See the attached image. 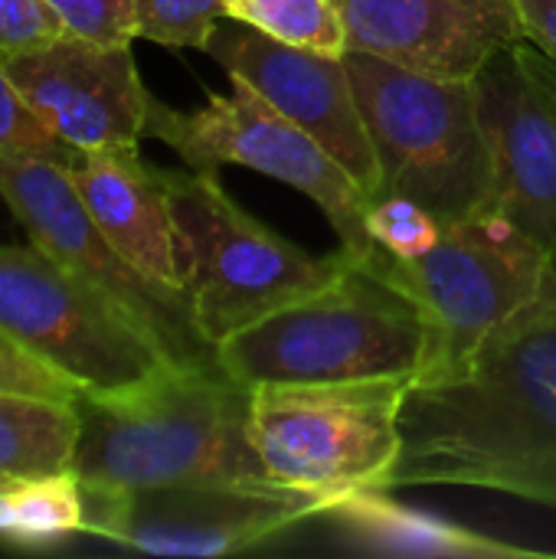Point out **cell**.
<instances>
[{
	"mask_svg": "<svg viewBox=\"0 0 556 559\" xmlns=\"http://www.w3.org/2000/svg\"><path fill=\"white\" fill-rule=\"evenodd\" d=\"M383 491L462 485L556 508V265L456 370L416 377Z\"/></svg>",
	"mask_w": 556,
	"mask_h": 559,
	"instance_id": "1",
	"label": "cell"
},
{
	"mask_svg": "<svg viewBox=\"0 0 556 559\" xmlns=\"http://www.w3.org/2000/svg\"><path fill=\"white\" fill-rule=\"evenodd\" d=\"M79 481L108 488H167L220 481H275L249 432L252 390L216 354L170 360L141 383L79 393Z\"/></svg>",
	"mask_w": 556,
	"mask_h": 559,
	"instance_id": "2",
	"label": "cell"
},
{
	"mask_svg": "<svg viewBox=\"0 0 556 559\" xmlns=\"http://www.w3.org/2000/svg\"><path fill=\"white\" fill-rule=\"evenodd\" d=\"M426 350L429 324L419 305L360 259L331 285L213 347L216 364L249 390L416 377Z\"/></svg>",
	"mask_w": 556,
	"mask_h": 559,
	"instance_id": "3",
	"label": "cell"
},
{
	"mask_svg": "<svg viewBox=\"0 0 556 559\" xmlns=\"http://www.w3.org/2000/svg\"><path fill=\"white\" fill-rule=\"evenodd\" d=\"M374 141L380 197H403L442 223L492 213L495 167L472 79H439L383 56L344 52Z\"/></svg>",
	"mask_w": 556,
	"mask_h": 559,
	"instance_id": "4",
	"label": "cell"
},
{
	"mask_svg": "<svg viewBox=\"0 0 556 559\" xmlns=\"http://www.w3.org/2000/svg\"><path fill=\"white\" fill-rule=\"evenodd\" d=\"M170 203L193 328L210 347L331 285L354 259L292 246L236 206L216 170H170Z\"/></svg>",
	"mask_w": 556,
	"mask_h": 559,
	"instance_id": "5",
	"label": "cell"
},
{
	"mask_svg": "<svg viewBox=\"0 0 556 559\" xmlns=\"http://www.w3.org/2000/svg\"><path fill=\"white\" fill-rule=\"evenodd\" d=\"M413 377L252 386L249 432L269 475L331 504L383 488L400 452V406Z\"/></svg>",
	"mask_w": 556,
	"mask_h": 559,
	"instance_id": "6",
	"label": "cell"
},
{
	"mask_svg": "<svg viewBox=\"0 0 556 559\" xmlns=\"http://www.w3.org/2000/svg\"><path fill=\"white\" fill-rule=\"evenodd\" d=\"M364 262L426 314L429 350L416 377L465 364L492 331L537 295L551 265L547 252L498 213L442 223L439 242L416 259L374 249Z\"/></svg>",
	"mask_w": 556,
	"mask_h": 559,
	"instance_id": "7",
	"label": "cell"
},
{
	"mask_svg": "<svg viewBox=\"0 0 556 559\" xmlns=\"http://www.w3.org/2000/svg\"><path fill=\"white\" fill-rule=\"evenodd\" d=\"M0 331L82 393L125 390L174 360L118 298L36 246H0Z\"/></svg>",
	"mask_w": 556,
	"mask_h": 559,
	"instance_id": "8",
	"label": "cell"
},
{
	"mask_svg": "<svg viewBox=\"0 0 556 559\" xmlns=\"http://www.w3.org/2000/svg\"><path fill=\"white\" fill-rule=\"evenodd\" d=\"M233 92L206 95V105L177 111L151 95L144 134L164 141L190 170H216L239 164L275 177L308 200H315L331 219L341 249L354 259H370L377 242L367 233L370 200L357 180L295 121L272 108L252 85L229 79Z\"/></svg>",
	"mask_w": 556,
	"mask_h": 559,
	"instance_id": "9",
	"label": "cell"
},
{
	"mask_svg": "<svg viewBox=\"0 0 556 559\" xmlns=\"http://www.w3.org/2000/svg\"><path fill=\"white\" fill-rule=\"evenodd\" d=\"M82 485V534L151 557H229L318 518L324 495L282 481H220L167 488Z\"/></svg>",
	"mask_w": 556,
	"mask_h": 559,
	"instance_id": "10",
	"label": "cell"
},
{
	"mask_svg": "<svg viewBox=\"0 0 556 559\" xmlns=\"http://www.w3.org/2000/svg\"><path fill=\"white\" fill-rule=\"evenodd\" d=\"M0 200L10 206L29 242L59 265L85 275L118 298L174 360H210L213 347L193 328L190 301L141 275L105 239L62 164L0 151Z\"/></svg>",
	"mask_w": 556,
	"mask_h": 559,
	"instance_id": "11",
	"label": "cell"
},
{
	"mask_svg": "<svg viewBox=\"0 0 556 559\" xmlns=\"http://www.w3.org/2000/svg\"><path fill=\"white\" fill-rule=\"evenodd\" d=\"M492 151V213L531 236L556 265V66L518 39L472 79Z\"/></svg>",
	"mask_w": 556,
	"mask_h": 559,
	"instance_id": "12",
	"label": "cell"
},
{
	"mask_svg": "<svg viewBox=\"0 0 556 559\" xmlns=\"http://www.w3.org/2000/svg\"><path fill=\"white\" fill-rule=\"evenodd\" d=\"M203 52H210L229 79L252 85L272 108L311 134L374 203L380 167L344 56L282 43L233 16L216 23Z\"/></svg>",
	"mask_w": 556,
	"mask_h": 559,
	"instance_id": "13",
	"label": "cell"
},
{
	"mask_svg": "<svg viewBox=\"0 0 556 559\" xmlns=\"http://www.w3.org/2000/svg\"><path fill=\"white\" fill-rule=\"evenodd\" d=\"M0 69L36 121L79 154L138 147L144 138L151 92L131 43L111 46L66 33L43 49L0 56Z\"/></svg>",
	"mask_w": 556,
	"mask_h": 559,
	"instance_id": "14",
	"label": "cell"
},
{
	"mask_svg": "<svg viewBox=\"0 0 556 559\" xmlns=\"http://www.w3.org/2000/svg\"><path fill=\"white\" fill-rule=\"evenodd\" d=\"M347 49L439 79H475L505 46L528 39L514 0H334Z\"/></svg>",
	"mask_w": 556,
	"mask_h": 559,
	"instance_id": "15",
	"label": "cell"
},
{
	"mask_svg": "<svg viewBox=\"0 0 556 559\" xmlns=\"http://www.w3.org/2000/svg\"><path fill=\"white\" fill-rule=\"evenodd\" d=\"M62 170L118 255L161 288L187 298L170 170L147 164L138 147L75 154Z\"/></svg>",
	"mask_w": 556,
	"mask_h": 559,
	"instance_id": "16",
	"label": "cell"
},
{
	"mask_svg": "<svg viewBox=\"0 0 556 559\" xmlns=\"http://www.w3.org/2000/svg\"><path fill=\"white\" fill-rule=\"evenodd\" d=\"M331 518L351 540L393 557H465V559H547L551 554L495 540L452 521L397 504L383 488H364L338 498Z\"/></svg>",
	"mask_w": 556,
	"mask_h": 559,
	"instance_id": "17",
	"label": "cell"
},
{
	"mask_svg": "<svg viewBox=\"0 0 556 559\" xmlns=\"http://www.w3.org/2000/svg\"><path fill=\"white\" fill-rule=\"evenodd\" d=\"M75 442V400L0 390V475L29 481L69 472Z\"/></svg>",
	"mask_w": 556,
	"mask_h": 559,
	"instance_id": "18",
	"label": "cell"
},
{
	"mask_svg": "<svg viewBox=\"0 0 556 559\" xmlns=\"http://www.w3.org/2000/svg\"><path fill=\"white\" fill-rule=\"evenodd\" d=\"M10 527L7 540L16 547H52L82 534V485L75 472L13 481L7 488Z\"/></svg>",
	"mask_w": 556,
	"mask_h": 559,
	"instance_id": "19",
	"label": "cell"
},
{
	"mask_svg": "<svg viewBox=\"0 0 556 559\" xmlns=\"http://www.w3.org/2000/svg\"><path fill=\"white\" fill-rule=\"evenodd\" d=\"M223 7L226 16L249 23L282 43L328 56L347 52V29L334 0H223Z\"/></svg>",
	"mask_w": 556,
	"mask_h": 559,
	"instance_id": "20",
	"label": "cell"
},
{
	"mask_svg": "<svg viewBox=\"0 0 556 559\" xmlns=\"http://www.w3.org/2000/svg\"><path fill=\"white\" fill-rule=\"evenodd\" d=\"M134 36L177 46L206 49L216 23L226 16L223 0H131Z\"/></svg>",
	"mask_w": 556,
	"mask_h": 559,
	"instance_id": "21",
	"label": "cell"
},
{
	"mask_svg": "<svg viewBox=\"0 0 556 559\" xmlns=\"http://www.w3.org/2000/svg\"><path fill=\"white\" fill-rule=\"evenodd\" d=\"M367 233L377 242V249L400 255V259H416L426 249H433L442 236V219L433 216L426 206L403 200V197H380L370 203L367 213Z\"/></svg>",
	"mask_w": 556,
	"mask_h": 559,
	"instance_id": "22",
	"label": "cell"
},
{
	"mask_svg": "<svg viewBox=\"0 0 556 559\" xmlns=\"http://www.w3.org/2000/svg\"><path fill=\"white\" fill-rule=\"evenodd\" d=\"M0 151L3 154H26V157H46L56 164H72L79 151L66 147L62 141H56L39 121L36 115L26 108V102L16 95V88L10 85V79L0 69Z\"/></svg>",
	"mask_w": 556,
	"mask_h": 559,
	"instance_id": "23",
	"label": "cell"
},
{
	"mask_svg": "<svg viewBox=\"0 0 556 559\" xmlns=\"http://www.w3.org/2000/svg\"><path fill=\"white\" fill-rule=\"evenodd\" d=\"M46 3L72 36L92 43H111V46L138 39L131 0H46Z\"/></svg>",
	"mask_w": 556,
	"mask_h": 559,
	"instance_id": "24",
	"label": "cell"
},
{
	"mask_svg": "<svg viewBox=\"0 0 556 559\" xmlns=\"http://www.w3.org/2000/svg\"><path fill=\"white\" fill-rule=\"evenodd\" d=\"M59 36L66 26L46 0H0V56L43 49Z\"/></svg>",
	"mask_w": 556,
	"mask_h": 559,
	"instance_id": "25",
	"label": "cell"
},
{
	"mask_svg": "<svg viewBox=\"0 0 556 559\" xmlns=\"http://www.w3.org/2000/svg\"><path fill=\"white\" fill-rule=\"evenodd\" d=\"M0 390L52 396V400H75L82 393L69 377H62L59 370H52L43 360H36L33 354H26L3 331H0Z\"/></svg>",
	"mask_w": 556,
	"mask_h": 559,
	"instance_id": "26",
	"label": "cell"
},
{
	"mask_svg": "<svg viewBox=\"0 0 556 559\" xmlns=\"http://www.w3.org/2000/svg\"><path fill=\"white\" fill-rule=\"evenodd\" d=\"M524 36L556 59V0H514Z\"/></svg>",
	"mask_w": 556,
	"mask_h": 559,
	"instance_id": "27",
	"label": "cell"
},
{
	"mask_svg": "<svg viewBox=\"0 0 556 559\" xmlns=\"http://www.w3.org/2000/svg\"><path fill=\"white\" fill-rule=\"evenodd\" d=\"M10 485H13V478H7V475H0V491H3V488H10Z\"/></svg>",
	"mask_w": 556,
	"mask_h": 559,
	"instance_id": "28",
	"label": "cell"
}]
</instances>
